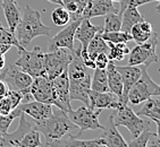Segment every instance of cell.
Masks as SVG:
<instances>
[{"mask_svg": "<svg viewBox=\"0 0 160 147\" xmlns=\"http://www.w3.org/2000/svg\"><path fill=\"white\" fill-rule=\"evenodd\" d=\"M158 45V33L153 32L151 37L142 44H136L128 53V66H141L149 67L150 64L158 62V55L156 52Z\"/></svg>", "mask_w": 160, "mask_h": 147, "instance_id": "obj_9", "label": "cell"}, {"mask_svg": "<svg viewBox=\"0 0 160 147\" xmlns=\"http://www.w3.org/2000/svg\"><path fill=\"white\" fill-rule=\"evenodd\" d=\"M12 104H10V101L8 100L6 95L5 96H1V100H0V114H8L12 112Z\"/></svg>", "mask_w": 160, "mask_h": 147, "instance_id": "obj_39", "label": "cell"}, {"mask_svg": "<svg viewBox=\"0 0 160 147\" xmlns=\"http://www.w3.org/2000/svg\"><path fill=\"white\" fill-rule=\"evenodd\" d=\"M40 146H42L41 134L33 125V127L25 132L24 136L21 138V140L18 143V147H40Z\"/></svg>", "mask_w": 160, "mask_h": 147, "instance_id": "obj_30", "label": "cell"}, {"mask_svg": "<svg viewBox=\"0 0 160 147\" xmlns=\"http://www.w3.org/2000/svg\"><path fill=\"white\" fill-rule=\"evenodd\" d=\"M107 71V80H108V87L111 93L117 95L118 98H122V92H123V82H122V77L119 73L117 71L115 67L114 61H109L106 67Z\"/></svg>", "mask_w": 160, "mask_h": 147, "instance_id": "obj_22", "label": "cell"}, {"mask_svg": "<svg viewBox=\"0 0 160 147\" xmlns=\"http://www.w3.org/2000/svg\"><path fill=\"white\" fill-rule=\"evenodd\" d=\"M14 119H15V116H12V113L0 114V134L2 136L8 132V129H9Z\"/></svg>", "mask_w": 160, "mask_h": 147, "instance_id": "obj_37", "label": "cell"}, {"mask_svg": "<svg viewBox=\"0 0 160 147\" xmlns=\"http://www.w3.org/2000/svg\"><path fill=\"white\" fill-rule=\"evenodd\" d=\"M1 7H2L3 15H5L7 24H8V30L12 33H14L19 23V19H21L22 10L19 9V7L16 3V1H12V2H1Z\"/></svg>", "mask_w": 160, "mask_h": 147, "instance_id": "obj_23", "label": "cell"}, {"mask_svg": "<svg viewBox=\"0 0 160 147\" xmlns=\"http://www.w3.org/2000/svg\"><path fill=\"white\" fill-rule=\"evenodd\" d=\"M62 6L71 15V21L82 18V12L85 8L88 0H62Z\"/></svg>", "mask_w": 160, "mask_h": 147, "instance_id": "obj_29", "label": "cell"}, {"mask_svg": "<svg viewBox=\"0 0 160 147\" xmlns=\"http://www.w3.org/2000/svg\"><path fill=\"white\" fill-rule=\"evenodd\" d=\"M55 92V102L53 105L64 112H69L72 110L71 100H69V82H68L67 69L62 71L59 76L51 80Z\"/></svg>", "mask_w": 160, "mask_h": 147, "instance_id": "obj_12", "label": "cell"}, {"mask_svg": "<svg viewBox=\"0 0 160 147\" xmlns=\"http://www.w3.org/2000/svg\"><path fill=\"white\" fill-rule=\"evenodd\" d=\"M108 44V59L110 61H120L123 60L124 57L129 53V48L126 43H110L107 42Z\"/></svg>", "mask_w": 160, "mask_h": 147, "instance_id": "obj_28", "label": "cell"}, {"mask_svg": "<svg viewBox=\"0 0 160 147\" xmlns=\"http://www.w3.org/2000/svg\"><path fill=\"white\" fill-rule=\"evenodd\" d=\"M30 93L35 101L53 105V102H55L53 86L51 80L46 76L33 78V82L30 86Z\"/></svg>", "mask_w": 160, "mask_h": 147, "instance_id": "obj_14", "label": "cell"}, {"mask_svg": "<svg viewBox=\"0 0 160 147\" xmlns=\"http://www.w3.org/2000/svg\"><path fill=\"white\" fill-rule=\"evenodd\" d=\"M117 71L119 73L123 82V92H122V98L120 104H127V95L128 91L131 89L135 82L139 79L141 75V66H115Z\"/></svg>", "mask_w": 160, "mask_h": 147, "instance_id": "obj_16", "label": "cell"}, {"mask_svg": "<svg viewBox=\"0 0 160 147\" xmlns=\"http://www.w3.org/2000/svg\"><path fill=\"white\" fill-rule=\"evenodd\" d=\"M101 36L106 42L110 43H127L129 41H132L131 34L124 31L101 32Z\"/></svg>", "mask_w": 160, "mask_h": 147, "instance_id": "obj_32", "label": "cell"}, {"mask_svg": "<svg viewBox=\"0 0 160 147\" xmlns=\"http://www.w3.org/2000/svg\"><path fill=\"white\" fill-rule=\"evenodd\" d=\"M142 107L138 112H135L140 116H147L151 121H153L157 126V131H159L160 122V100L159 96H151L144 102H142Z\"/></svg>", "mask_w": 160, "mask_h": 147, "instance_id": "obj_20", "label": "cell"}, {"mask_svg": "<svg viewBox=\"0 0 160 147\" xmlns=\"http://www.w3.org/2000/svg\"><path fill=\"white\" fill-rule=\"evenodd\" d=\"M101 112L102 110H100V109L94 110V109H91V107H86V105L80 107L76 110L72 109L69 112H67L68 118L78 128L76 137L82 135L83 131H86V130L103 129V126L99 121V116H100Z\"/></svg>", "mask_w": 160, "mask_h": 147, "instance_id": "obj_8", "label": "cell"}, {"mask_svg": "<svg viewBox=\"0 0 160 147\" xmlns=\"http://www.w3.org/2000/svg\"><path fill=\"white\" fill-rule=\"evenodd\" d=\"M12 1H16V0H1V2H12Z\"/></svg>", "mask_w": 160, "mask_h": 147, "instance_id": "obj_47", "label": "cell"}, {"mask_svg": "<svg viewBox=\"0 0 160 147\" xmlns=\"http://www.w3.org/2000/svg\"><path fill=\"white\" fill-rule=\"evenodd\" d=\"M110 1H112V2H119V1H122V0H110Z\"/></svg>", "mask_w": 160, "mask_h": 147, "instance_id": "obj_48", "label": "cell"}, {"mask_svg": "<svg viewBox=\"0 0 160 147\" xmlns=\"http://www.w3.org/2000/svg\"><path fill=\"white\" fill-rule=\"evenodd\" d=\"M122 15L123 12H114L105 15V25L102 27V32H114L120 31L122 27Z\"/></svg>", "mask_w": 160, "mask_h": 147, "instance_id": "obj_31", "label": "cell"}, {"mask_svg": "<svg viewBox=\"0 0 160 147\" xmlns=\"http://www.w3.org/2000/svg\"><path fill=\"white\" fill-rule=\"evenodd\" d=\"M8 92V85L0 79V96H5Z\"/></svg>", "mask_w": 160, "mask_h": 147, "instance_id": "obj_42", "label": "cell"}, {"mask_svg": "<svg viewBox=\"0 0 160 147\" xmlns=\"http://www.w3.org/2000/svg\"><path fill=\"white\" fill-rule=\"evenodd\" d=\"M33 125L40 134L42 132V135L44 136L47 140L46 144L58 140L64 136L72 134L78 129L68 118L67 113L59 109L57 112H53L51 116L46 119L34 121Z\"/></svg>", "mask_w": 160, "mask_h": 147, "instance_id": "obj_3", "label": "cell"}, {"mask_svg": "<svg viewBox=\"0 0 160 147\" xmlns=\"http://www.w3.org/2000/svg\"><path fill=\"white\" fill-rule=\"evenodd\" d=\"M51 3H56V5H59V6H62V0H47Z\"/></svg>", "mask_w": 160, "mask_h": 147, "instance_id": "obj_46", "label": "cell"}, {"mask_svg": "<svg viewBox=\"0 0 160 147\" xmlns=\"http://www.w3.org/2000/svg\"><path fill=\"white\" fill-rule=\"evenodd\" d=\"M12 49V45L9 44H2V43H0V55H6L9 50Z\"/></svg>", "mask_w": 160, "mask_h": 147, "instance_id": "obj_43", "label": "cell"}, {"mask_svg": "<svg viewBox=\"0 0 160 147\" xmlns=\"http://www.w3.org/2000/svg\"><path fill=\"white\" fill-rule=\"evenodd\" d=\"M1 139H2V135H1V134H0V140H1Z\"/></svg>", "mask_w": 160, "mask_h": 147, "instance_id": "obj_49", "label": "cell"}, {"mask_svg": "<svg viewBox=\"0 0 160 147\" xmlns=\"http://www.w3.org/2000/svg\"><path fill=\"white\" fill-rule=\"evenodd\" d=\"M101 30H102V27L94 26V25L90 21V19L82 18L80 25L77 26L76 31H75L74 39L81 43V49L86 50L90 41L92 40L97 32L101 31Z\"/></svg>", "mask_w": 160, "mask_h": 147, "instance_id": "obj_19", "label": "cell"}, {"mask_svg": "<svg viewBox=\"0 0 160 147\" xmlns=\"http://www.w3.org/2000/svg\"><path fill=\"white\" fill-rule=\"evenodd\" d=\"M152 33H153L152 25L149 21H140V23H136L135 25H133L131 31H129L132 40L136 44H142L145 41H148L151 37V35H152Z\"/></svg>", "mask_w": 160, "mask_h": 147, "instance_id": "obj_25", "label": "cell"}, {"mask_svg": "<svg viewBox=\"0 0 160 147\" xmlns=\"http://www.w3.org/2000/svg\"><path fill=\"white\" fill-rule=\"evenodd\" d=\"M144 64H141V75L135 84L131 87L127 101L133 105L141 104L151 96H160V86L150 77Z\"/></svg>", "mask_w": 160, "mask_h": 147, "instance_id": "obj_4", "label": "cell"}, {"mask_svg": "<svg viewBox=\"0 0 160 147\" xmlns=\"http://www.w3.org/2000/svg\"><path fill=\"white\" fill-rule=\"evenodd\" d=\"M0 43L2 44H9L12 46H15L17 48V50L23 49L21 45H19L18 41L16 39L15 34L12 33V32L3 26L1 23H0Z\"/></svg>", "mask_w": 160, "mask_h": 147, "instance_id": "obj_34", "label": "cell"}, {"mask_svg": "<svg viewBox=\"0 0 160 147\" xmlns=\"http://www.w3.org/2000/svg\"><path fill=\"white\" fill-rule=\"evenodd\" d=\"M152 1H157V2H158V1H159V0H152Z\"/></svg>", "mask_w": 160, "mask_h": 147, "instance_id": "obj_50", "label": "cell"}, {"mask_svg": "<svg viewBox=\"0 0 160 147\" xmlns=\"http://www.w3.org/2000/svg\"><path fill=\"white\" fill-rule=\"evenodd\" d=\"M147 147H160L159 132H151L148 143H147Z\"/></svg>", "mask_w": 160, "mask_h": 147, "instance_id": "obj_40", "label": "cell"}, {"mask_svg": "<svg viewBox=\"0 0 160 147\" xmlns=\"http://www.w3.org/2000/svg\"><path fill=\"white\" fill-rule=\"evenodd\" d=\"M19 57L15 61L17 67L24 73L28 74L31 77L46 76L43 67V53L40 46H34L33 50L28 51L25 48L18 50Z\"/></svg>", "mask_w": 160, "mask_h": 147, "instance_id": "obj_10", "label": "cell"}, {"mask_svg": "<svg viewBox=\"0 0 160 147\" xmlns=\"http://www.w3.org/2000/svg\"><path fill=\"white\" fill-rule=\"evenodd\" d=\"M101 144H105V140L102 137L96 138V139H83L82 140V139H78L76 136L68 134L58 140L46 144V147H94Z\"/></svg>", "mask_w": 160, "mask_h": 147, "instance_id": "obj_18", "label": "cell"}, {"mask_svg": "<svg viewBox=\"0 0 160 147\" xmlns=\"http://www.w3.org/2000/svg\"><path fill=\"white\" fill-rule=\"evenodd\" d=\"M102 130L105 131L102 138H103L105 145L107 147H127V143L117 130V127L112 122V114L108 118L107 123H106V126H103Z\"/></svg>", "mask_w": 160, "mask_h": 147, "instance_id": "obj_21", "label": "cell"}, {"mask_svg": "<svg viewBox=\"0 0 160 147\" xmlns=\"http://www.w3.org/2000/svg\"><path fill=\"white\" fill-rule=\"evenodd\" d=\"M143 21H144V17L139 12V9L134 6L127 5V7L123 12V15H122V27H120V31L129 33L133 25Z\"/></svg>", "mask_w": 160, "mask_h": 147, "instance_id": "obj_24", "label": "cell"}, {"mask_svg": "<svg viewBox=\"0 0 160 147\" xmlns=\"http://www.w3.org/2000/svg\"><path fill=\"white\" fill-rule=\"evenodd\" d=\"M120 105V101L117 95L111 93L110 91L108 92H96L90 89L89 92V107L91 109H110L115 110Z\"/></svg>", "mask_w": 160, "mask_h": 147, "instance_id": "obj_15", "label": "cell"}, {"mask_svg": "<svg viewBox=\"0 0 160 147\" xmlns=\"http://www.w3.org/2000/svg\"><path fill=\"white\" fill-rule=\"evenodd\" d=\"M81 48L75 50L74 57L67 67L68 82H69V100L80 101L89 107V92L91 89L92 69L84 64L80 55Z\"/></svg>", "mask_w": 160, "mask_h": 147, "instance_id": "obj_1", "label": "cell"}, {"mask_svg": "<svg viewBox=\"0 0 160 147\" xmlns=\"http://www.w3.org/2000/svg\"><path fill=\"white\" fill-rule=\"evenodd\" d=\"M109 61H110V60L108 59L107 53H105V52L99 53V55H96V58H94L96 68H100V69H105V68L107 67V64Z\"/></svg>", "mask_w": 160, "mask_h": 147, "instance_id": "obj_38", "label": "cell"}, {"mask_svg": "<svg viewBox=\"0 0 160 147\" xmlns=\"http://www.w3.org/2000/svg\"><path fill=\"white\" fill-rule=\"evenodd\" d=\"M151 1H152V0H128V5L139 8L140 6H143V5L151 2Z\"/></svg>", "mask_w": 160, "mask_h": 147, "instance_id": "obj_41", "label": "cell"}, {"mask_svg": "<svg viewBox=\"0 0 160 147\" xmlns=\"http://www.w3.org/2000/svg\"><path fill=\"white\" fill-rule=\"evenodd\" d=\"M101 31H99L96 33V35L93 36V39L90 41V43L88 44V48H86V53L90 57V59L94 60L96 55L99 53L108 52V44L101 36Z\"/></svg>", "mask_w": 160, "mask_h": 147, "instance_id": "obj_26", "label": "cell"}, {"mask_svg": "<svg viewBox=\"0 0 160 147\" xmlns=\"http://www.w3.org/2000/svg\"><path fill=\"white\" fill-rule=\"evenodd\" d=\"M114 12H118V9L110 0H88L85 8L82 12V18L91 19L93 17L105 16Z\"/></svg>", "mask_w": 160, "mask_h": 147, "instance_id": "obj_17", "label": "cell"}, {"mask_svg": "<svg viewBox=\"0 0 160 147\" xmlns=\"http://www.w3.org/2000/svg\"><path fill=\"white\" fill-rule=\"evenodd\" d=\"M5 67H6V59H5V55H0V71L2 70Z\"/></svg>", "mask_w": 160, "mask_h": 147, "instance_id": "obj_45", "label": "cell"}, {"mask_svg": "<svg viewBox=\"0 0 160 147\" xmlns=\"http://www.w3.org/2000/svg\"><path fill=\"white\" fill-rule=\"evenodd\" d=\"M112 122L116 127H125L129 131L132 138H135L145 129H150V121H147L143 118L135 113V111L127 104H120L115 109L112 114Z\"/></svg>", "mask_w": 160, "mask_h": 147, "instance_id": "obj_5", "label": "cell"}, {"mask_svg": "<svg viewBox=\"0 0 160 147\" xmlns=\"http://www.w3.org/2000/svg\"><path fill=\"white\" fill-rule=\"evenodd\" d=\"M81 21L82 18L71 21V23L66 25V27L62 28V31L58 32L56 35H53L48 43V51H53V50L60 49V48L68 49L69 51H74V35Z\"/></svg>", "mask_w": 160, "mask_h": 147, "instance_id": "obj_13", "label": "cell"}, {"mask_svg": "<svg viewBox=\"0 0 160 147\" xmlns=\"http://www.w3.org/2000/svg\"><path fill=\"white\" fill-rule=\"evenodd\" d=\"M0 147H18V146L15 144H12V143H9V141H6V140H3V139H1V140H0Z\"/></svg>", "mask_w": 160, "mask_h": 147, "instance_id": "obj_44", "label": "cell"}, {"mask_svg": "<svg viewBox=\"0 0 160 147\" xmlns=\"http://www.w3.org/2000/svg\"><path fill=\"white\" fill-rule=\"evenodd\" d=\"M0 79L8 85V88L19 91L23 93L24 98L22 102H30L33 100L30 93V86L33 82V77L21 70L16 64H9L0 71Z\"/></svg>", "mask_w": 160, "mask_h": 147, "instance_id": "obj_6", "label": "cell"}, {"mask_svg": "<svg viewBox=\"0 0 160 147\" xmlns=\"http://www.w3.org/2000/svg\"><path fill=\"white\" fill-rule=\"evenodd\" d=\"M74 53L75 50L69 51L68 49H64V48L43 53V67H44L47 78L52 80L62 71L66 70L69 62L74 57Z\"/></svg>", "mask_w": 160, "mask_h": 147, "instance_id": "obj_7", "label": "cell"}, {"mask_svg": "<svg viewBox=\"0 0 160 147\" xmlns=\"http://www.w3.org/2000/svg\"><path fill=\"white\" fill-rule=\"evenodd\" d=\"M14 34L19 45L22 48H26L35 37L50 36L51 28L43 24L41 12L39 10L32 8L30 5H25Z\"/></svg>", "mask_w": 160, "mask_h": 147, "instance_id": "obj_2", "label": "cell"}, {"mask_svg": "<svg viewBox=\"0 0 160 147\" xmlns=\"http://www.w3.org/2000/svg\"><path fill=\"white\" fill-rule=\"evenodd\" d=\"M10 113L15 118H18L22 113H24L25 116H31L34 121H39L46 119L53 113V105L32 100L30 102H22L16 109L12 110Z\"/></svg>", "mask_w": 160, "mask_h": 147, "instance_id": "obj_11", "label": "cell"}, {"mask_svg": "<svg viewBox=\"0 0 160 147\" xmlns=\"http://www.w3.org/2000/svg\"><path fill=\"white\" fill-rule=\"evenodd\" d=\"M6 96L10 101V104H12V110L18 107V105L22 103V101H23V98H24V95H23V93L22 92H19V91H15V89H10V88H8V92H7Z\"/></svg>", "mask_w": 160, "mask_h": 147, "instance_id": "obj_36", "label": "cell"}, {"mask_svg": "<svg viewBox=\"0 0 160 147\" xmlns=\"http://www.w3.org/2000/svg\"><path fill=\"white\" fill-rule=\"evenodd\" d=\"M91 89L96 92H108V80H107V71L105 69L94 68V71L92 73L91 78Z\"/></svg>", "mask_w": 160, "mask_h": 147, "instance_id": "obj_27", "label": "cell"}, {"mask_svg": "<svg viewBox=\"0 0 160 147\" xmlns=\"http://www.w3.org/2000/svg\"><path fill=\"white\" fill-rule=\"evenodd\" d=\"M51 19L56 26H66L71 21V15L64 6H59L52 10Z\"/></svg>", "mask_w": 160, "mask_h": 147, "instance_id": "obj_33", "label": "cell"}, {"mask_svg": "<svg viewBox=\"0 0 160 147\" xmlns=\"http://www.w3.org/2000/svg\"><path fill=\"white\" fill-rule=\"evenodd\" d=\"M151 130L150 129H145L140 134L138 137L132 138V140L127 144V147H147V143H148V139L151 135Z\"/></svg>", "mask_w": 160, "mask_h": 147, "instance_id": "obj_35", "label": "cell"}]
</instances>
